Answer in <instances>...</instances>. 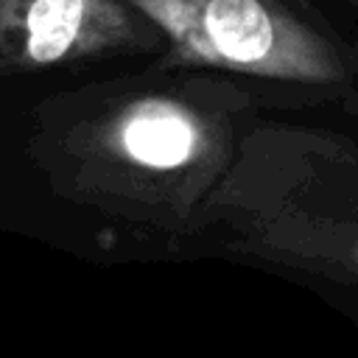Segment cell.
Instances as JSON below:
<instances>
[{"label":"cell","mask_w":358,"mask_h":358,"mask_svg":"<svg viewBox=\"0 0 358 358\" xmlns=\"http://www.w3.org/2000/svg\"><path fill=\"white\" fill-rule=\"evenodd\" d=\"M173 53L193 64L260 78L333 84L347 64L302 0H126Z\"/></svg>","instance_id":"6da1fadb"},{"label":"cell","mask_w":358,"mask_h":358,"mask_svg":"<svg viewBox=\"0 0 358 358\" xmlns=\"http://www.w3.org/2000/svg\"><path fill=\"white\" fill-rule=\"evenodd\" d=\"M126 0H0V59L53 67L143 45Z\"/></svg>","instance_id":"7a4b0ae2"},{"label":"cell","mask_w":358,"mask_h":358,"mask_svg":"<svg viewBox=\"0 0 358 358\" xmlns=\"http://www.w3.org/2000/svg\"><path fill=\"white\" fill-rule=\"evenodd\" d=\"M352 263H355V268H358V249H355V255H352Z\"/></svg>","instance_id":"277c9868"},{"label":"cell","mask_w":358,"mask_h":358,"mask_svg":"<svg viewBox=\"0 0 358 358\" xmlns=\"http://www.w3.org/2000/svg\"><path fill=\"white\" fill-rule=\"evenodd\" d=\"M101 148L123 168L168 176L199 165L213 148V123L185 98L148 92L112 109Z\"/></svg>","instance_id":"3957f363"},{"label":"cell","mask_w":358,"mask_h":358,"mask_svg":"<svg viewBox=\"0 0 358 358\" xmlns=\"http://www.w3.org/2000/svg\"><path fill=\"white\" fill-rule=\"evenodd\" d=\"M355 3H358V0H355Z\"/></svg>","instance_id":"5b68a950"}]
</instances>
